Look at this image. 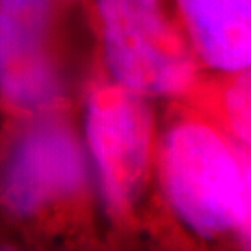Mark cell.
Wrapping results in <instances>:
<instances>
[{
    "mask_svg": "<svg viewBox=\"0 0 251 251\" xmlns=\"http://www.w3.org/2000/svg\"><path fill=\"white\" fill-rule=\"evenodd\" d=\"M227 112L234 132L242 142H250V80L240 78L227 93Z\"/></svg>",
    "mask_w": 251,
    "mask_h": 251,
    "instance_id": "obj_7",
    "label": "cell"
},
{
    "mask_svg": "<svg viewBox=\"0 0 251 251\" xmlns=\"http://www.w3.org/2000/svg\"><path fill=\"white\" fill-rule=\"evenodd\" d=\"M86 179L80 144L67 126L39 123L21 136L9 154L0 198L17 214H34L76 194Z\"/></svg>",
    "mask_w": 251,
    "mask_h": 251,
    "instance_id": "obj_5",
    "label": "cell"
},
{
    "mask_svg": "<svg viewBox=\"0 0 251 251\" xmlns=\"http://www.w3.org/2000/svg\"><path fill=\"white\" fill-rule=\"evenodd\" d=\"M179 8L203 62L236 73L251 63V0H179Z\"/></svg>",
    "mask_w": 251,
    "mask_h": 251,
    "instance_id": "obj_6",
    "label": "cell"
},
{
    "mask_svg": "<svg viewBox=\"0 0 251 251\" xmlns=\"http://www.w3.org/2000/svg\"><path fill=\"white\" fill-rule=\"evenodd\" d=\"M162 173L171 206L205 238L250 233V177L229 145L205 125L171 130L162 152Z\"/></svg>",
    "mask_w": 251,
    "mask_h": 251,
    "instance_id": "obj_1",
    "label": "cell"
},
{
    "mask_svg": "<svg viewBox=\"0 0 251 251\" xmlns=\"http://www.w3.org/2000/svg\"><path fill=\"white\" fill-rule=\"evenodd\" d=\"M104 60L117 86L138 95H175L194 78L188 45L160 0H97Z\"/></svg>",
    "mask_w": 251,
    "mask_h": 251,
    "instance_id": "obj_2",
    "label": "cell"
},
{
    "mask_svg": "<svg viewBox=\"0 0 251 251\" xmlns=\"http://www.w3.org/2000/svg\"><path fill=\"white\" fill-rule=\"evenodd\" d=\"M86 134L108 205L123 206L138 192L149 160L151 114L140 95L121 86L91 95Z\"/></svg>",
    "mask_w": 251,
    "mask_h": 251,
    "instance_id": "obj_3",
    "label": "cell"
},
{
    "mask_svg": "<svg viewBox=\"0 0 251 251\" xmlns=\"http://www.w3.org/2000/svg\"><path fill=\"white\" fill-rule=\"evenodd\" d=\"M52 0H0V95L21 110H43L62 97L50 47Z\"/></svg>",
    "mask_w": 251,
    "mask_h": 251,
    "instance_id": "obj_4",
    "label": "cell"
}]
</instances>
